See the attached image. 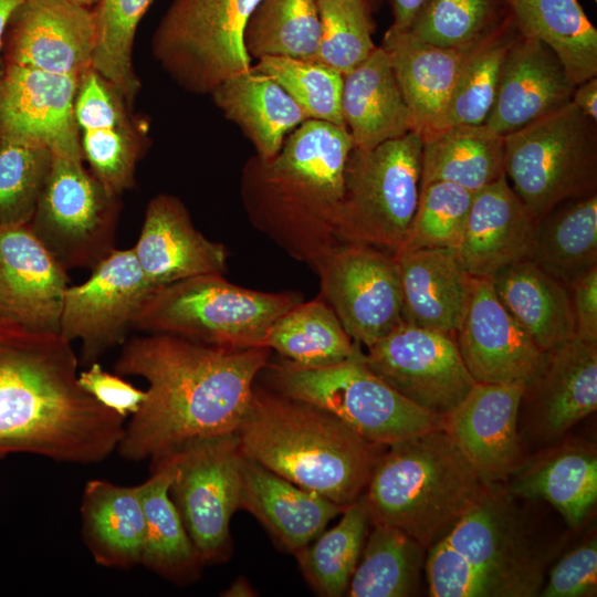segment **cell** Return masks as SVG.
I'll return each mask as SVG.
<instances>
[{
    "instance_id": "cell-36",
    "label": "cell",
    "mask_w": 597,
    "mask_h": 597,
    "mask_svg": "<svg viewBox=\"0 0 597 597\" xmlns=\"http://www.w3.org/2000/svg\"><path fill=\"white\" fill-rule=\"evenodd\" d=\"M420 186L448 181L471 192L504 176V139L486 125H455L421 135Z\"/></svg>"
},
{
    "instance_id": "cell-54",
    "label": "cell",
    "mask_w": 597,
    "mask_h": 597,
    "mask_svg": "<svg viewBox=\"0 0 597 597\" xmlns=\"http://www.w3.org/2000/svg\"><path fill=\"white\" fill-rule=\"evenodd\" d=\"M429 0H390L394 23L397 29L408 30Z\"/></svg>"
},
{
    "instance_id": "cell-50",
    "label": "cell",
    "mask_w": 597,
    "mask_h": 597,
    "mask_svg": "<svg viewBox=\"0 0 597 597\" xmlns=\"http://www.w3.org/2000/svg\"><path fill=\"white\" fill-rule=\"evenodd\" d=\"M597 593V541L595 537L566 553L551 569L542 597H591Z\"/></svg>"
},
{
    "instance_id": "cell-5",
    "label": "cell",
    "mask_w": 597,
    "mask_h": 597,
    "mask_svg": "<svg viewBox=\"0 0 597 597\" xmlns=\"http://www.w3.org/2000/svg\"><path fill=\"white\" fill-rule=\"evenodd\" d=\"M432 597H534L546 557L502 483H488L475 503L428 549Z\"/></svg>"
},
{
    "instance_id": "cell-3",
    "label": "cell",
    "mask_w": 597,
    "mask_h": 597,
    "mask_svg": "<svg viewBox=\"0 0 597 597\" xmlns=\"http://www.w3.org/2000/svg\"><path fill=\"white\" fill-rule=\"evenodd\" d=\"M353 148L345 126L306 119L275 156L254 154L242 167L240 193L251 224L313 271L341 243L335 222Z\"/></svg>"
},
{
    "instance_id": "cell-44",
    "label": "cell",
    "mask_w": 597,
    "mask_h": 597,
    "mask_svg": "<svg viewBox=\"0 0 597 597\" xmlns=\"http://www.w3.org/2000/svg\"><path fill=\"white\" fill-rule=\"evenodd\" d=\"M153 0H98L94 7L96 38L92 67L133 105L140 81L133 65L137 27Z\"/></svg>"
},
{
    "instance_id": "cell-52",
    "label": "cell",
    "mask_w": 597,
    "mask_h": 597,
    "mask_svg": "<svg viewBox=\"0 0 597 597\" xmlns=\"http://www.w3.org/2000/svg\"><path fill=\"white\" fill-rule=\"evenodd\" d=\"M575 321V336L597 343V265L568 286Z\"/></svg>"
},
{
    "instance_id": "cell-38",
    "label": "cell",
    "mask_w": 597,
    "mask_h": 597,
    "mask_svg": "<svg viewBox=\"0 0 597 597\" xmlns=\"http://www.w3.org/2000/svg\"><path fill=\"white\" fill-rule=\"evenodd\" d=\"M565 284L597 265V193L567 200L537 221L530 258Z\"/></svg>"
},
{
    "instance_id": "cell-11",
    "label": "cell",
    "mask_w": 597,
    "mask_h": 597,
    "mask_svg": "<svg viewBox=\"0 0 597 597\" xmlns=\"http://www.w3.org/2000/svg\"><path fill=\"white\" fill-rule=\"evenodd\" d=\"M259 0H172L151 48L166 73L185 91L207 95L251 69L244 46L248 19Z\"/></svg>"
},
{
    "instance_id": "cell-22",
    "label": "cell",
    "mask_w": 597,
    "mask_h": 597,
    "mask_svg": "<svg viewBox=\"0 0 597 597\" xmlns=\"http://www.w3.org/2000/svg\"><path fill=\"white\" fill-rule=\"evenodd\" d=\"M117 90L93 67L80 78L74 103L83 159L105 190L116 197L135 185L145 144Z\"/></svg>"
},
{
    "instance_id": "cell-42",
    "label": "cell",
    "mask_w": 597,
    "mask_h": 597,
    "mask_svg": "<svg viewBox=\"0 0 597 597\" xmlns=\"http://www.w3.org/2000/svg\"><path fill=\"white\" fill-rule=\"evenodd\" d=\"M320 35L317 0H259L248 19L243 39L251 59L313 60Z\"/></svg>"
},
{
    "instance_id": "cell-28",
    "label": "cell",
    "mask_w": 597,
    "mask_h": 597,
    "mask_svg": "<svg viewBox=\"0 0 597 597\" xmlns=\"http://www.w3.org/2000/svg\"><path fill=\"white\" fill-rule=\"evenodd\" d=\"M474 45L444 48L425 42L409 30L394 25L386 31L381 48L412 116L415 130L420 135L438 128Z\"/></svg>"
},
{
    "instance_id": "cell-40",
    "label": "cell",
    "mask_w": 597,
    "mask_h": 597,
    "mask_svg": "<svg viewBox=\"0 0 597 597\" xmlns=\"http://www.w3.org/2000/svg\"><path fill=\"white\" fill-rule=\"evenodd\" d=\"M359 562L350 578L349 597H408L418 594L425 552L402 531L371 523Z\"/></svg>"
},
{
    "instance_id": "cell-43",
    "label": "cell",
    "mask_w": 597,
    "mask_h": 597,
    "mask_svg": "<svg viewBox=\"0 0 597 597\" xmlns=\"http://www.w3.org/2000/svg\"><path fill=\"white\" fill-rule=\"evenodd\" d=\"M519 33L511 19L501 30L473 46L437 129L484 125L495 100L505 56Z\"/></svg>"
},
{
    "instance_id": "cell-6",
    "label": "cell",
    "mask_w": 597,
    "mask_h": 597,
    "mask_svg": "<svg viewBox=\"0 0 597 597\" xmlns=\"http://www.w3.org/2000/svg\"><path fill=\"white\" fill-rule=\"evenodd\" d=\"M488 483L441 428L387 446L363 496L371 523L396 527L428 549Z\"/></svg>"
},
{
    "instance_id": "cell-24",
    "label": "cell",
    "mask_w": 597,
    "mask_h": 597,
    "mask_svg": "<svg viewBox=\"0 0 597 597\" xmlns=\"http://www.w3.org/2000/svg\"><path fill=\"white\" fill-rule=\"evenodd\" d=\"M574 90L558 56L542 41L519 33L484 125L504 137L569 104Z\"/></svg>"
},
{
    "instance_id": "cell-1",
    "label": "cell",
    "mask_w": 597,
    "mask_h": 597,
    "mask_svg": "<svg viewBox=\"0 0 597 597\" xmlns=\"http://www.w3.org/2000/svg\"><path fill=\"white\" fill-rule=\"evenodd\" d=\"M270 354L268 347L226 348L165 333L127 338L115 374L142 377L148 388L116 451L139 462L190 441L237 433Z\"/></svg>"
},
{
    "instance_id": "cell-26",
    "label": "cell",
    "mask_w": 597,
    "mask_h": 597,
    "mask_svg": "<svg viewBox=\"0 0 597 597\" xmlns=\"http://www.w3.org/2000/svg\"><path fill=\"white\" fill-rule=\"evenodd\" d=\"M536 432L554 440L597 408V343L574 336L546 352L542 370L525 387Z\"/></svg>"
},
{
    "instance_id": "cell-39",
    "label": "cell",
    "mask_w": 597,
    "mask_h": 597,
    "mask_svg": "<svg viewBox=\"0 0 597 597\" xmlns=\"http://www.w3.org/2000/svg\"><path fill=\"white\" fill-rule=\"evenodd\" d=\"M264 345L298 367L320 368L348 358L356 342L320 296L281 315L270 326Z\"/></svg>"
},
{
    "instance_id": "cell-9",
    "label": "cell",
    "mask_w": 597,
    "mask_h": 597,
    "mask_svg": "<svg viewBox=\"0 0 597 597\" xmlns=\"http://www.w3.org/2000/svg\"><path fill=\"white\" fill-rule=\"evenodd\" d=\"M421 153L416 130L371 149L353 148L335 222L341 243L368 244L394 255L401 250L418 205Z\"/></svg>"
},
{
    "instance_id": "cell-12",
    "label": "cell",
    "mask_w": 597,
    "mask_h": 597,
    "mask_svg": "<svg viewBox=\"0 0 597 597\" xmlns=\"http://www.w3.org/2000/svg\"><path fill=\"white\" fill-rule=\"evenodd\" d=\"M83 159L53 155L46 182L29 222L67 271L93 269L115 249L119 197L108 193Z\"/></svg>"
},
{
    "instance_id": "cell-4",
    "label": "cell",
    "mask_w": 597,
    "mask_h": 597,
    "mask_svg": "<svg viewBox=\"0 0 597 597\" xmlns=\"http://www.w3.org/2000/svg\"><path fill=\"white\" fill-rule=\"evenodd\" d=\"M237 436L245 458L343 507L386 449L316 405L255 385Z\"/></svg>"
},
{
    "instance_id": "cell-32",
    "label": "cell",
    "mask_w": 597,
    "mask_h": 597,
    "mask_svg": "<svg viewBox=\"0 0 597 597\" xmlns=\"http://www.w3.org/2000/svg\"><path fill=\"white\" fill-rule=\"evenodd\" d=\"M342 114L357 149H371L415 130L412 116L381 46L343 75Z\"/></svg>"
},
{
    "instance_id": "cell-41",
    "label": "cell",
    "mask_w": 597,
    "mask_h": 597,
    "mask_svg": "<svg viewBox=\"0 0 597 597\" xmlns=\"http://www.w3.org/2000/svg\"><path fill=\"white\" fill-rule=\"evenodd\" d=\"M342 514L334 527L295 554L304 578L323 597L346 595L371 523L363 494Z\"/></svg>"
},
{
    "instance_id": "cell-31",
    "label": "cell",
    "mask_w": 597,
    "mask_h": 597,
    "mask_svg": "<svg viewBox=\"0 0 597 597\" xmlns=\"http://www.w3.org/2000/svg\"><path fill=\"white\" fill-rule=\"evenodd\" d=\"M506 481L510 495L548 502L576 530L597 502L596 450L584 443H564L521 463Z\"/></svg>"
},
{
    "instance_id": "cell-23",
    "label": "cell",
    "mask_w": 597,
    "mask_h": 597,
    "mask_svg": "<svg viewBox=\"0 0 597 597\" xmlns=\"http://www.w3.org/2000/svg\"><path fill=\"white\" fill-rule=\"evenodd\" d=\"M133 251L156 289L201 274L223 275L228 268L227 248L203 235L182 201L168 193L148 202Z\"/></svg>"
},
{
    "instance_id": "cell-49",
    "label": "cell",
    "mask_w": 597,
    "mask_h": 597,
    "mask_svg": "<svg viewBox=\"0 0 597 597\" xmlns=\"http://www.w3.org/2000/svg\"><path fill=\"white\" fill-rule=\"evenodd\" d=\"M472 198L473 192L452 182L421 185L408 235L398 253L433 248L455 250L463 234Z\"/></svg>"
},
{
    "instance_id": "cell-35",
    "label": "cell",
    "mask_w": 597,
    "mask_h": 597,
    "mask_svg": "<svg viewBox=\"0 0 597 597\" xmlns=\"http://www.w3.org/2000/svg\"><path fill=\"white\" fill-rule=\"evenodd\" d=\"M176 471L168 455L150 460V476L144 481L146 534L140 565L184 586L198 580L206 565L169 494Z\"/></svg>"
},
{
    "instance_id": "cell-8",
    "label": "cell",
    "mask_w": 597,
    "mask_h": 597,
    "mask_svg": "<svg viewBox=\"0 0 597 597\" xmlns=\"http://www.w3.org/2000/svg\"><path fill=\"white\" fill-rule=\"evenodd\" d=\"M264 370L272 389L332 412L374 443L387 447L443 428V418L412 404L371 371L357 342L348 358L331 366L303 368L283 360L269 362Z\"/></svg>"
},
{
    "instance_id": "cell-34",
    "label": "cell",
    "mask_w": 597,
    "mask_h": 597,
    "mask_svg": "<svg viewBox=\"0 0 597 597\" xmlns=\"http://www.w3.org/2000/svg\"><path fill=\"white\" fill-rule=\"evenodd\" d=\"M490 279L499 301L542 350L575 336L568 287L531 259L504 266Z\"/></svg>"
},
{
    "instance_id": "cell-33",
    "label": "cell",
    "mask_w": 597,
    "mask_h": 597,
    "mask_svg": "<svg viewBox=\"0 0 597 597\" xmlns=\"http://www.w3.org/2000/svg\"><path fill=\"white\" fill-rule=\"evenodd\" d=\"M223 116L251 142L255 155L272 158L285 137L308 119L271 76L251 66L223 81L210 94Z\"/></svg>"
},
{
    "instance_id": "cell-29",
    "label": "cell",
    "mask_w": 597,
    "mask_h": 597,
    "mask_svg": "<svg viewBox=\"0 0 597 597\" xmlns=\"http://www.w3.org/2000/svg\"><path fill=\"white\" fill-rule=\"evenodd\" d=\"M240 509L250 512L283 548L294 555L345 510L245 457Z\"/></svg>"
},
{
    "instance_id": "cell-48",
    "label": "cell",
    "mask_w": 597,
    "mask_h": 597,
    "mask_svg": "<svg viewBox=\"0 0 597 597\" xmlns=\"http://www.w3.org/2000/svg\"><path fill=\"white\" fill-rule=\"evenodd\" d=\"M52 161L46 147L0 140V226L31 221Z\"/></svg>"
},
{
    "instance_id": "cell-7",
    "label": "cell",
    "mask_w": 597,
    "mask_h": 597,
    "mask_svg": "<svg viewBox=\"0 0 597 597\" xmlns=\"http://www.w3.org/2000/svg\"><path fill=\"white\" fill-rule=\"evenodd\" d=\"M294 292H262L201 274L156 289L133 328L226 348L265 347L270 326L302 302Z\"/></svg>"
},
{
    "instance_id": "cell-51",
    "label": "cell",
    "mask_w": 597,
    "mask_h": 597,
    "mask_svg": "<svg viewBox=\"0 0 597 597\" xmlns=\"http://www.w3.org/2000/svg\"><path fill=\"white\" fill-rule=\"evenodd\" d=\"M78 383L100 404L126 418L134 415L145 399L142 390L117 374L106 371L98 362L78 373Z\"/></svg>"
},
{
    "instance_id": "cell-14",
    "label": "cell",
    "mask_w": 597,
    "mask_h": 597,
    "mask_svg": "<svg viewBox=\"0 0 597 597\" xmlns=\"http://www.w3.org/2000/svg\"><path fill=\"white\" fill-rule=\"evenodd\" d=\"M320 296L354 342L366 347L404 323L396 256L363 243H339L315 271Z\"/></svg>"
},
{
    "instance_id": "cell-19",
    "label": "cell",
    "mask_w": 597,
    "mask_h": 597,
    "mask_svg": "<svg viewBox=\"0 0 597 597\" xmlns=\"http://www.w3.org/2000/svg\"><path fill=\"white\" fill-rule=\"evenodd\" d=\"M475 383L528 386L542 370V350L499 301L490 277H474L465 315L454 335Z\"/></svg>"
},
{
    "instance_id": "cell-15",
    "label": "cell",
    "mask_w": 597,
    "mask_h": 597,
    "mask_svg": "<svg viewBox=\"0 0 597 597\" xmlns=\"http://www.w3.org/2000/svg\"><path fill=\"white\" fill-rule=\"evenodd\" d=\"M91 271L84 283L66 289L60 321V334L70 342L80 341L85 366L126 342L137 314L156 290L133 248H115Z\"/></svg>"
},
{
    "instance_id": "cell-30",
    "label": "cell",
    "mask_w": 597,
    "mask_h": 597,
    "mask_svg": "<svg viewBox=\"0 0 597 597\" xmlns=\"http://www.w3.org/2000/svg\"><path fill=\"white\" fill-rule=\"evenodd\" d=\"M145 483L121 485L92 479L81 499L85 546L96 564L117 569L140 565L146 534Z\"/></svg>"
},
{
    "instance_id": "cell-2",
    "label": "cell",
    "mask_w": 597,
    "mask_h": 597,
    "mask_svg": "<svg viewBox=\"0 0 597 597\" xmlns=\"http://www.w3.org/2000/svg\"><path fill=\"white\" fill-rule=\"evenodd\" d=\"M72 342L0 315V459L30 453L59 462L103 461L125 418L78 383Z\"/></svg>"
},
{
    "instance_id": "cell-10",
    "label": "cell",
    "mask_w": 597,
    "mask_h": 597,
    "mask_svg": "<svg viewBox=\"0 0 597 597\" xmlns=\"http://www.w3.org/2000/svg\"><path fill=\"white\" fill-rule=\"evenodd\" d=\"M503 139L505 177L536 220L597 193V122L572 102Z\"/></svg>"
},
{
    "instance_id": "cell-55",
    "label": "cell",
    "mask_w": 597,
    "mask_h": 597,
    "mask_svg": "<svg viewBox=\"0 0 597 597\" xmlns=\"http://www.w3.org/2000/svg\"><path fill=\"white\" fill-rule=\"evenodd\" d=\"M24 0H0V81L2 77V44L8 21L15 8Z\"/></svg>"
},
{
    "instance_id": "cell-37",
    "label": "cell",
    "mask_w": 597,
    "mask_h": 597,
    "mask_svg": "<svg viewBox=\"0 0 597 597\" xmlns=\"http://www.w3.org/2000/svg\"><path fill=\"white\" fill-rule=\"evenodd\" d=\"M520 33L546 44L570 81L597 76V30L578 0H509Z\"/></svg>"
},
{
    "instance_id": "cell-47",
    "label": "cell",
    "mask_w": 597,
    "mask_h": 597,
    "mask_svg": "<svg viewBox=\"0 0 597 597\" xmlns=\"http://www.w3.org/2000/svg\"><path fill=\"white\" fill-rule=\"evenodd\" d=\"M321 35L313 61L342 75L349 73L377 48L373 12L363 0H317Z\"/></svg>"
},
{
    "instance_id": "cell-53",
    "label": "cell",
    "mask_w": 597,
    "mask_h": 597,
    "mask_svg": "<svg viewBox=\"0 0 597 597\" xmlns=\"http://www.w3.org/2000/svg\"><path fill=\"white\" fill-rule=\"evenodd\" d=\"M572 103L583 114L597 122V76L575 86Z\"/></svg>"
},
{
    "instance_id": "cell-13",
    "label": "cell",
    "mask_w": 597,
    "mask_h": 597,
    "mask_svg": "<svg viewBox=\"0 0 597 597\" xmlns=\"http://www.w3.org/2000/svg\"><path fill=\"white\" fill-rule=\"evenodd\" d=\"M165 455L177 469L170 498L202 562L228 561L230 522L240 509L244 462L237 433L190 441Z\"/></svg>"
},
{
    "instance_id": "cell-57",
    "label": "cell",
    "mask_w": 597,
    "mask_h": 597,
    "mask_svg": "<svg viewBox=\"0 0 597 597\" xmlns=\"http://www.w3.org/2000/svg\"><path fill=\"white\" fill-rule=\"evenodd\" d=\"M67 1L78 4V6L90 8V9H92V7H95L98 2V0H67Z\"/></svg>"
},
{
    "instance_id": "cell-46",
    "label": "cell",
    "mask_w": 597,
    "mask_h": 597,
    "mask_svg": "<svg viewBox=\"0 0 597 597\" xmlns=\"http://www.w3.org/2000/svg\"><path fill=\"white\" fill-rule=\"evenodd\" d=\"M253 67L274 78L308 119L345 126L339 72L313 60L286 56H264Z\"/></svg>"
},
{
    "instance_id": "cell-21",
    "label": "cell",
    "mask_w": 597,
    "mask_h": 597,
    "mask_svg": "<svg viewBox=\"0 0 597 597\" xmlns=\"http://www.w3.org/2000/svg\"><path fill=\"white\" fill-rule=\"evenodd\" d=\"M524 391L521 384L475 383L443 418V429L486 482H505L522 463L517 420Z\"/></svg>"
},
{
    "instance_id": "cell-16",
    "label": "cell",
    "mask_w": 597,
    "mask_h": 597,
    "mask_svg": "<svg viewBox=\"0 0 597 597\" xmlns=\"http://www.w3.org/2000/svg\"><path fill=\"white\" fill-rule=\"evenodd\" d=\"M367 366L401 396L444 418L475 381L454 336L404 322L367 347Z\"/></svg>"
},
{
    "instance_id": "cell-45",
    "label": "cell",
    "mask_w": 597,
    "mask_h": 597,
    "mask_svg": "<svg viewBox=\"0 0 597 597\" xmlns=\"http://www.w3.org/2000/svg\"><path fill=\"white\" fill-rule=\"evenodd\" d=\"M512 19L509 0H429L408 29L444 48H468L491 36Z\"/></svg>"
},
{
    "instance_id": "cell-59",
    "label": "cell",
    "mask_w": 597,
    "mask_h": 597,
    "mask_svg": "<svg viewBox=\"0 0 597 597\" xmlns=\"http://www.w3.org/2000/svg\"><path fill=\"white\" fill-rule=\"evenodd\" d=\"M595 2H597V0H594Z\"/></svg>"
},
{
    "instance_id": "cell-56",
    "label": "cell",
    "mask_w": 597,
    "mask_h": 597,
    "mask_svg": "<svg viewBox=\"0 0 597 597\" xmlns=\"http://www.w3.org/2000/svg\"><path fill=\"white\" fill-rule=\"evenodd\" d=\"M256 594L254 589L251 587L249 582L243 577H239L222 594V596H227V597H253Z\"/></svg>"
},
{
    "instance_id": "cell-17",
    "label": "cell",
    "mask_w": 597,
    "mask_h": 597,
    "mask_svg": "<svg viewBox=\"0 0 597 597\" xmlns=\"http://www.w3.org/2000/svg\"><path fill=\"white\" fill-rule=\"evenodd\" d=\"M80 78L3 64L0 140L42 146L56 156L83 159L74 114Z\"/></svg>"
},
{
    "instance_id": "cell-18",
    "label": "cell",
    "mask_w": 597,
    "mask_h": 597,
    "mask_svg": "<svg viewBox=\"0 0 597 597\" xmlns=\"http://www.w3.org/2000/svg\"><path fill=\"white\" fill-rule=\"evenodd\" d=\"M94 10L67 0H24L3 35L2 63L81 77L92 69Z\"/></svg>"
},
{
    "instance_id": "cell-25",
    "label": "cell",
    "mask_w": 597,
    "mask_h": 597,
    "mask_svg": "<svg viewBox=\"0 0 597 597\" xmlns=\"http://www.w3.org/2000/svg\"><path fill=\"white\" fill-rule=\"evenodd\" d=\"M537 221L504 175L473 193L455 253L473 277H491L531 258Z\"/></svg>"
},
{
    "instance_id": "cell-27",
    "label": "cell",
    "mask_w": 597,
    "mask_h": 597,
    "mask_svg": "<svg viewBox=\"0 0 597 597\" xmlns=\"http://www.w3.org/2000/svg\"><path fill=\"white\" fill-rule=\"evenodd\" d=\"M404 322L454 336L468 310L474 277L454 249H418L395 255Z\"/></svg>"
},
{
    "instance_id": "cell-20",
    "label": "cell",
    "mask_w": 597,
    "mask_h": 597,
    "mask_svg": "<svg viewBox=\"0 0 597 597\" xmlns=\"http://www.w3.org/2000/svg\"><path fill=\"white\" fill-rule=\"evenodd\" d=\"M67 270L29 223L0 226V315L29 329L60 333Z\"/></svg>"
},
{
    "instance_id": "cell-58",
    "label": "cell",
    "mask_w": 597,
    "mask_h": 597,
    "mask_svg": "<svg viewBox=\"0 0 597 597\" xmlns=\"http://www.w3.org/2000/svg\"><path fill=\"white\" fill-rule=\"evenodd\" d=\"M367 8L374 12L378 9L379 4L381 3V0H363Z\"/></svg>"
}]
</instances>
